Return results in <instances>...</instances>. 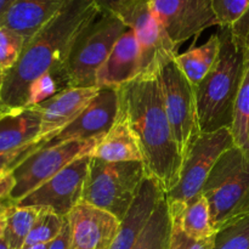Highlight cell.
Returning <instances> with one entry per match:
<instances>
[{"instance_id": "1", "label": "cell", "mask_w": 249, "mask_h": 249, "mask_svg": "<svg viewBox=\"0 0 249 249\" xmlns=\"http://www.w3.org/2000/svg\"><path fill=\"white\" fill-rule=\"evenodd\" d=\"M100 14L101 10L92 0H70L27 40L16 65L2 73L0 107L6 111L27 107L32 84L44 75L56 74L66 79L65 66L73 45Z\"/></svg>"}, {"instance_id": "2", "label": "cell", "mask_w": 249, "mask_h": 249, "mask_svg": "<svg viewBox=\"0 0 249 249\" xmlns=\"http://www.w3.org/2000/svg\"><path fill=\"white\" fill-rule=\"evenodd\" d=\"M118 90L119 108L138 138L146 175L168 192L179 181L184 158L165 113L158 74L139 77Z\"/></svg>"}, {"instance_id": "3", "label": "cell", "mask_w": 249, "mask_h": 249, "mask_svg": "<svg viewBox=\"0 0 249 249\" xmlns=\"http://www.w3.org/2000/svg\"><path fill=\"white\" fill-rule=\"evenodd\" d=\"M218 34V58L211 72L195 87L201 133L231 128L245 66V50L233 40L230 27H220Z\"/></svg>"}, {"instance_id": "4", "label": "cell", "mask_w": 249, "mask_h": 249, "mask_svg": "<svg viewBox=\"0 0 249 249\" xmlns=\"http://www.w3.org/2000/svg\"><path fill=\"white\" fill-rule=\"evenodd\" d=\"M146 178L142 162H106L90 160L82 201L125 218Z\"/></svg>"}, {"instance_id": "5", "label": "cell", "mask_w": 249, "mask_h": 249, "mask_svg": "<svg viewBox=\"0 0 249 249\" xmlns=\"http://www.w3.org/2000/svg\"><path fill=\"white\" fill-rule=\"evenodd\" d=\"M126 29L117 15L101 12L73 45L65 66L68 88H97V72Z\"/></svg>"}, {"instance_id": "6", "label": "cell", "mask_w": 249, "mask_h": 249, "mask_svg": "<svg viewBox=\"0 0 249 249\" xmlns=\"http://www.w3.org/2000/svg\"><path fill=\"white\" fill-rule=\"evenodd\" d=\"M202 194L211 207L215 230L230 221L249 196V150L232 146L221 155Z\"/></svg>"}, {"instance_id": "7", "label": "cell", "mask_w": 249, "mask_h": 249, "mask_svg": "<svg viewBox=\"0 0 249 249\" xmlns=\"http://www.w3.org/2000/svg\"><path fill=\"white\" fill-rule=\"evenodd\" d=\"M232 146L236 145L230 128L201 133L184 157L179 181L165 192L170 215L181 211L190 199L201 194L214 165L221 155Z\"/></svg>"}, {"instance_id": "8", "label": "cell", "mask_w": 249, "mask_h": 249, "mask_svg": "<svg viewBox=\"0 0 249 249\" xmlns=\"http://www.w3.org/2000/svg\"><path fill=\"white\" fill-rule=\"evenodd\" d=\"M158 78L165 113L175 142L184 158L201 135L195 87L180 70L175 56L160 67Z\"/></svg>"}, {"instance_id": "9", "label": "cell", "mask_w": 249, "mask_h": 249, "mask_svg": "<svg viewBox=\"0 0 249 249\" xmlns=\"http://www.w3.org/2000/svg\"><path fill=\"white\" fill-rule=\"evenodd\" d=\"M101 139L70 140L56 145H48L45 142V145L24 158L11 172L15 181L10 195L11 201L16 204L75 160L91 155Z\"/></svg>"}, {"instance_id": "10", "label": "cell", "mask_w": 249, "mask_h": 249, "mask_svg": "<svg viewBox=\"0 0 249 249\" xmlns=\"http://www.w3.org/2000/svg\"><path fill=\"white\" fill-rule=\"evenodd\" d=\"M114 15L134 32L140 48V75H157L169 58L177 56V49L157 21L150 6V0H135L122 7Z\"/></svg>"}, {"instance_id": "11", "label": "cell", "mask_w": 249, "mask_h": 249, "mask_svg": "<svg viewBox=\"0 0 249 249\" xmlns=\"http://www.w3.org/2000/svg\"><path fill=\"white\" fill-rule=\"evenodd\" d=\"M91 156H83L16 203L19 207L46 209L67 218L82 201Z\"/></svg>"}, {"instance_id": "12", "label": "cell", "mask_w": 249, "mask_h": 249, "mask_svg": "<svg viewBox=\"0 0 249 249\" xmlns=\"http://www.w3.org/2000/svg\"><path fill=\"white\" fill-rule=\"evenodd\" d=\"M150 6L177 50L184 41L218 26L212 0H150Z\"/></svg>"}, {"instance_id": "13", "label": "cell", "mask_w": 249, "mask_h": 249, "mask_svg": "<svg viewBox=\"0 0 249 249\" xmlns=\"http://www.w3.org/2000/svg\"><path fill=\"white\" fill-rule=\"evenodd\" d=\"M118 113V88H99L97 94L83 109L82 113L46 143L56 145L70 140L104 138L116 123Z\"/></svg>"}, {"instance_id": "14", "label": "cell", "mask_w": 249, "mask_h": 249, "mask_svg": "<svg viewBox=\"0 0 249 249\" xmlns=\"http://www.w3.org/2000/svg\"><path fill=\"white\" fill-rule=\"evenodd\" d=\"M71 249H111L122 221L109 212L80 201L67 215Z\"/></svg>"}, {"instance_id": "15", "label": "cell", "mask_w": 249, "mask_h": 249, "mask_svg": "<svg viewBox=\"0 0 249 249\" xmlns=\"http://www.w3.org/2000/svg\"><path fill=\"white\" fill-rule=\"evenodd\" d=\"M97 91L99 88H67L36 105L41 111V140L50 141L72 123Z\"/></svg>"}, {"instance_id": "16", "label": "cell", "mask_w": 249, "mask_h": 249, "mask_svg": "<svg viewBox=\"0 0 249 249\" xmlns=\"http://www.w3.org/2000/svg\"><path fill=\"white\" fill-rule=\"evenodd\" d=\"M140 48L131 29L117 40L107 60L96 74L97 88H119L140 75Z\"/></svg>"}, {"instance_id": "17", "label": "cell", "mask_w": 249, "mask_h": 249, "mask_svg": "<svg viewBox=\"0 0 249 249\" xmlns=\"http://www.w3.org/2000/svg\"><path fill=\"white\" fill-rule=\"evenodd\" d=\"M164 196L165 192L160 182L146 175L135 201L122 220L121 229L111 249H134L156 207Z\"/></svg>"}, {"instance_id": "18", "label": "cell", "mask_w": 249, "mask_h": 249, "mask_svg": "<svg viewBox=\"0 0 249 249\" xmlns=\"http://www.w3.org/2000/svg\"><path fill=\"white\" fill-rule=\"evenodd\" d=\"M70 0H15L0 18V27H6L29 40L51 21Z\"/></svg>"}, {"instance_id": "19", "label": "cell", "mask_w": 249, "mask_h": 249, "mask_svg": "<svg viewBox=\"0 0 249 249\" xmlns=\"http://www.w3.org/2000/svg\"><path fill=\"white\" fill-rule=\"evenodd\" d=\"M41 111L39 106L5 112L0 118V155L41 140Z\"/></svg>"}, {"instance_id": "20", "label": "cell", "mask_w": 249, "mask_h": 249, "mask_svg": "<svg viewBox=\"0 0 249 249\" xmlns=\"http://www.w3.org/2000/svg\"><path fill=\"white\" fill-rule=\"evenodd\" d=\"M90 156L106 162H142L138 138L131 130L121 108L116 123L97 142Z\"/></svg>"}, {"instance_id": "21", "label": "cell", "mask_w": 249, "mask_h": 249, "mask_svg": "<svg viewBox=\"0 0 249 249\" xmlns=\"http://www.w3.org/2000/svg\"><path fill=\"white\" fill-rule=\"evenodd\" d=\"M170 216L187 236L196 240L213 237L216 233L211 207L202 192L190 199L181 211Z\"/></svg>"}, {"instance_id": "22", "label": "cell", "mask_w": 249, "mask_h": 249, "mask_svg": "<svg viewBox=\"0 0 249 249\" xmlns=\"http://www.w3.org/2000/svg\"><path fill=\"white\" fill-rule=\"evenodd\" d=\"M219 50L220 38L216 33L212 36L203 45L191 48L186 53L175 56V61L189 82L196 87L211 72L218 58Z\"/></svg>"}, {"instance_id": "23", "label": "cell", "mask_w": 249, "mask_h": 249, "mask_svg": "<svg viewBox=\"0 0 249 249\" xmlns=\"http://www.w3.org/2000/svg\"><path fill=\"white\" fill-rule=\"evenodd\" d=\"M173 220L165 196L156 207L134 249H169Z\"/></svg>"}, {"instance_id": "24", "label": "cell", "mask_w": 249, "mask_h": 249, "mask_svg": "<svg viewBox=\"0 0 249 249\" xmlns=\"http://www.w3.org/2000/svg\"><path fill=\"white\" fill-rule=\"evenodd\" d=\"M41 209L19 207L14 204L5 213V229L2 237L11 249H22Z\"/></svg>"}, {"instance_id": "25", "label": "cell", "mask_w": 249, "mask_h": 249, "mask_svg": "<svg viewBox=\"0 0 249 249\" xmlns=\"http://www.w3.org/2000/svg\"><path fill=\"white\" fill-rule=\"evenodd\" d=\"M230 129L235 145L246 150L249 136V49L245 50L242 79L236 97L233 122Z\"/></svg>"}, {"instance_id": "26", "label": "cell", "mask_w": 249, "mask_h": 249, "mask_svg": "<svg viewBox=\"0 0 249 249\" xmlns=\"http://www.w3.org/2000/svg\"><path fill=\"white\" fill-rule=\"evenodd\" d=\"M213 249H249V214L235 216L214 235Z\"/></svg>"}, {"instance_id": "27", "label": "cell", "mask_w": 249, "mask_h": 249, "mask_svg": "<svg viewBox=\"0 0 249 249\" xmlns=\"http://www.w3.org/2000/svg\"><path fill=\"white\" fill-rule=\"evenodd\" d=\"M66 218L46 209H41L36 224L32 228L23 247L33 245H44L55 240L61 232Z\"/></svg>"}, {"instance_id": "28", "label": "cell", "mask_w": 249, "mask_h": 249, "mask_svg": "<svg viewBox=\"0 0 249 249\" xmlns=\"http://www.w3.org/2000/svg\"><path fill=\"white\" fill-rule=\"evenodd\" d=\"M26 43L27 39L17 32L0 27V70L2 73L16 65Z\"/></svg>"}, {"instance_id": "29", "label": "cell", "mask_w": 249, "mask_h": 249, "mask_svg": "<svg viewBox=\"0 0 249 249\" xmlns=\"http://www.w3.org/2000/svg\"><path fill=\"white\" fill-rule=\"evenodd\" d=\"M219 27H231L242 17L249 0H212Z\"/></svg>"}, {"instance_id": "30", "label": "cell", "mask_w": 249, "mask_h": 249, "mask_svg": "<svg viewBox=\"0 0 249 249\" xmlns=\"http://www.w3.org/2000/svg\"><path fill=\"white\" fill-rule=\"evenodd\" d=\"M214 236L204 240H196L187 236L177 223L173 221L169 249H213Z\"/></svg>"}, {"instance_id": "31", "label": "cell", "mask_w": 249, "mask_h": 249, "mask_svg": "<svg viewBox=\"0 0 249 249\" xmlns=\"http://www.w3.org/2000/svg\"><path fill=\"white\" fill-rule=\"evenodd\" d=\"M45 142H48V141L39 140L36 142L31 143V145L24 146V147L19 148V150L12 151V152L9 153H1L0 155V178L2 175L7 174V173L12 172L24 158H27L34 151H36L41 146L45 145Z\"/></svg>"}, {"instance_id": "32", "label": "cell", "mask_w": 249, "mask_h": 249, "mask_svg": "<svg viewBox=\"0 0 249 249\" xmlns=\"http://www.w3.org/2000/svg\"><path fill=\"white\" fill-rule=\"evenodd\" d=\"M233 40L238 46L247 50L249 49V6L240 19L230 27Z\"/></svg>"}, {"instance_id": "33", "label": "cell", "mask_w": 249, "mask_h": 249, "mask_svg": "<svg viewBox=\"0 0 249 249\" xmlns=\"http://www.w3.org/2000/svg\"><path fill=\"white\" fill-rule=\"evenodd\" d=\"M71 243H72V241H71V229L67 218H66L62 230H61V232L58 233L55 240L49 243L48 249H71Z\"/></svg>"}, {"instance_id": "34", "label": "cell", "mask_w": 249, "mask_h": 249, "mask_svg": "<svg viewBox=\"0 0 249 249\" xmlns=\"http://www.w3.org/2000/svg\"><path fill=\"white\" fill-rule=\"evenodd\" d=\"M97 6L100 7L101 12H112L116 14L122 7L126 6L135 0H92Z\"/></svg>"}, {"instance_id": "35", "label": "cell", "mask_w": 249, "mask_h": 249, "mask_svg": "<svg viewBox=\"0 0 249 249\" xmlns=\"http://www.w3.org/2000/svg\"><path fill=\"white\" fill-rule=\"evenodd\" d=\"M14 202L11 201L0 202V238L2 237V233H4L5 229V213H6L7 209L11 206H14Z\"/></svg>"}, {"instance_id": "36", "label": "cell", "mask_w": 249, "mask_h": 249, "mask_svg": "<svg viewBox=\"0 0 249 249\" xmlns=\"http://www.w3.org/2000/svg\"><path fill=\"white\" fill-rule=\"evenodd\" d=\"M15 0H0V18L7 12V10L12 6Z\"/></svg>"}, {"instance_id": "37", "label": "cell", "mask_w": 249, "mask_h": 249, "mask_svg": "<svg viewBox=\"0 0 249 249\" xmlns=\"http://www.w3.org/2000/svg\"><path fill=\"white\" fill-rule=\"evenodd\" d=\"M243 214H249V196L246 198V201L241 204L240 208L236 211L233 218H235V216H238V215H243ZM224 225H225V224H224Z\"/></svg>"}, {"instance_id": "38", "label": "cell", "mask_w": 249, "mask_h": 249, "mask_svg": "<svg viewBox=\"0 0 249 249\" xmlns=\"http://www.w3.org/2000/svg\"><path fill=\"white\" fill-rule=\"evenodd\" d=\"M49 243H44V245H33L28 246V247H23L22 249H48Z\"/></svg>"}, {"instance_id": "39", "label": "cell", "mask_w": 249, "mask_h": 249, "mask_svg": "<svg viewBox=\"0 0 249 249\" xmlns=\"http://www.w3.org/2000/svg\"><path fill=\"white\" fill-rule=\"evenodd\" d=\"M0 249H11L9 247V245H7L6 241L4 240V237L0 238Z\"/></svg>"}, {"instance_id": "40", "label": "cell", "mask_w": 249, "mask_h": 249, "mask_svg": "<svg viewBox=\"0 0 249 249\" xmlns=\"http://www.w3.org/2000/svg\"><path fill=\"white\" fill-rule=\"evenodd\" d=\"M5 112H6V109H4V108H1V107H0V118H1V117L4 116Z\"/></svg>"}, {"instance_id": "41", "label": "cell", "mask_w": 249, "mask_h": 249, "mask_svg": "<svg viewBox=\"0 0 249 249\" xmlns=\"http://www.w3.org/2000/svg\"><path fill=\"white\" fill-rule=\"evenodd\" d=\"M1 84L2 82H1V78H0V96H1Z\"/></svg>"}, {"instance_id": "42", "label": "cell", "mask_w": 249, "mask_h": 249, "mask_svg": "<svg viewBox=\"0 0 249 249\" xmlns=\"http://www.w3.org/2000/svg\"><path fill=\"white\" fill-rule=\"evenodd\" d=\"M246 150H249V136H248V142H247V147H246Z\"/></svg>"}, {"instance_id": "43", "label": "cell", "mask_w": 249, "mask_h": 249, "mask_svg": "<svg viewBox=\"0 0 249 249\" xmlns=\"http://www.w3.org/2000/svg\"><path fill=\"white\" fill-rule=\"evenodd\" d=\"M2 77V72H1V70H0V78Z\"/></svg>"}]
</instances>
